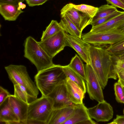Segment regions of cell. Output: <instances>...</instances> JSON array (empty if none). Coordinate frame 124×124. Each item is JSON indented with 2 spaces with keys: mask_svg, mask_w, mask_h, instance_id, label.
Listing matches in <instances>:
<instances>
[{
  "mask_svg": "<svg viewBox=\"0 0 124 124\" xmlns=\"http://www.w3.org/2000/svg\"><path fill=\"white\" fill-rule=\"evenodd\" d=\"M90 65L92 68L102 89L107 85L109 79L116 80L113 57L106 49L101 46L91 45Z\"/></svg>",
  "mask_w": 124,
  "mask_h": 124,
  "instance_id": "1",
  "label": "cell"
},
{
  "mask_svg": "<svg viewBox=\"0 0 124 124\" xmlns=\"http://www.w3.org/2000/svg\"><path fill=\"white\" fill-rule=\"evenodd\" d=\"M67 77L62 66L54 64L38 72L34 77L36 85L42 96H47Z\"/></svg>",
  "mask_w": 124,
  "mask_h": 124,
  "instance_id": "2",
  "label": "cell"
},
{
  "mask_svg": "<svg viewBox=\"0 0 124 124\" xmlns=\"http://www.w3.org/2000/svg\"><path fill=\"white\" fill-rule=\"evenodd\" d=\"M24 56L35 66L38 72L49 67L54 64L50 57L31 36L26 39L24 43Z\"/></svg>",
  "mask_w": 124,
  "mask_h": 124,
  "instance_id": "3",
  "label": "cell"
},
{
  "mask_svg": "<svg viewBox=\"0 0 124 124\" xmlns=\"http://www.w3.org/2000/svg\"><path fill=\"white\" fill-rule=\"evenodd\" d=\"M5 69L14 85L18 84L23 86L28 94L37 98L39 90L30 78L25 66L10 64L5 67Z\"/></svg>",
  "mask_w": 124,
  "mask_h": 124,
  "instance_id": "4",
  "label": "cell"
},
{
  "mask_svg": "<svg viewBox=\"0 0 124 124\" xmlns=\"http://www.w3.org/2000/svg\"><path fill=\"white\" fill-rule=\"evenodd\" d=\"M53 109L52 99L47 96H42L29 104L27 119L36 120L46 124Z\"/></svg>",
  "mask_w": 124,
  "mask_h": 124,
  "instance_id": "5",
  "label": "cell"
},
{
  "mask_svg": "<svg viewBox=\"0 0 124 124\" xmlns=\"http://www.w3.org/2000/svg\"><path fill=\"white\" fill-rule=\"evenodd\" d=\"M81 38L85 41L92 45H111L124 39V34L113 29L103 32L94 33L89 32L82 35Z\"/></svg>",
  "mask_w": 124,
  "mask_h": 124,
  "instance_id": "6",
  "label": "cell"
},
{
  "mask_svg": "<svg viewBox=\"0 0 124 124\" xmlns=\"http://www.w3.org/2000/svg\"><path fill=\"white\" fill-rule=\"evenodd\" d=\"M65 32L62 29L52 36L38 42V43L47 54L53 58L67 46Z\"/></svg>",
  "mask_w": 124,
  "mask_h": 124,
  "instance_id": "7",
  "label": "cell"
},
{
  "mask_svg": "<svg viewBox=\"0 0 124 124\" xmlns=\"http://www.w3.org/2000/svg\"><path fill=\"white\" fill-rule=\"evenodd\" d=\"M86 81V91L90 99L99 102L103 101L102 89L95 74L90 65H85Z\"/></svg>",
  "mask_w": 124,
  "mask_h": 124,
  "instance_id": "8",
  "label": "cell"
},
{
  "mask_svg": "<svg viewBox=\"0 0 124 124\" xmlns=\"http://www.w3.org/2000/svg\"><path fill=\"white\" fill-rule=\"evenodd\" d=\"M61 15H65L82 32L87 26L90 24L92 18L75 8L72 3L67 4L61 10Z\"/></svg>",
  "mask_w": 124,
  "mask_h": 124,
  "instance_id": "9",
  "label": "cell"
},
{
  "mask_svg": "<svg viewBox=\"0 0 124 124\" xmlns=\"http://www.w3.org/2000/svg\"><path fill=\"white\" fill-rule=\"evenodd\" d=\"M65 34L67 46L75 50L86 64L90 65L91 45L85 41L81 38L71 35L66 32Z\"/></svg>",
  "mask_w": 124,
  "mask_h": 124,
  "instance_id": "10",
  "label": "cell"
},
{
  "mask_svg": "<svg viewBox=\"0 0 124 124\" xmlns=\"http://www.w3.org/2000/svg\"><path fill=\"white\" fill-rule=\"evenodd\" d=\"M87 111L91 118L97 122L108 121L112 118L113 114L112 107L104 100L87 108Z\"/></svg>",
  "mask_w": 124,
  "mask_h": 124,
  "instance_id": "11",
  "label": "cell"
},
{
  "mask_svg": "<svg viewBox=\"0 0 124 124\" xmlns=\"http://www.w3.org/2000/svg\"><path fill=\"white\" fill-rule=\"evenodd\" d=\"M65 81L57 85L47 96L52 100L53 109L74 104L68 97Z\"/></svg>",
  "mask_w": 124,
  "mask_h": 124,
  "instance_id": "12",
  "label": "cell"
},
{
  "mask_svg": "<svg viewBox=\"0 0 124 124\" xmlns=\"http://www.w3.org/2000/svg\"><path fill=\"white\" fill-rule=\"evenodd\" d=\"M89 116L87 108L83 103L74 104L73 113L71 117L63 124H96Z\"/></svg>",
  "mask_w": 124,
  "mask_h": 124,
  "instance_id": "13",
  "label": "cell"
},
{
  "mask_svg": "<svg viewBox=\"0 0 124 124\" xmlns=\"http://www.w3.org/2000/svg\"><path fill=\"white\" fill-rule=\"evenodd\" d=\"M8 101L21 124H26L29 104L20 100L14 95L11 94L8 97Z\"/></svg>",
  "mask_w": 124,
  "mask_h": 124,
  "instance_id": "14",
  "label": "cell"
},
{
  "mask_svg": "<svg viewBox=\"0 0 124 124\" xmlns=\"http://www.w3.org/2000/svg\"><path fill=\"white\" fill-rule=\"evenodd\" d=\"M74 104L57 109H53L46 124H63L72 115L74 109Z\"/></svg>",
  "mask_w": 124,
  "mask_h": 124,
  "instance_id": "15",
  "label": "cell"
},
{
  "mask_svg": "<svg viewBox=\"0 0 124 124\" xmlns=\"http://www.w3.org/2000/svg\"><path fill=\"white\" fill-rule=\"evenodd\" d=\"M67 95L70 101L74 104L83 103L85 93L76 83L67 77L65 81Z\"/></svg>",
  "mask_w": 124,
  "mask_h": 124,
  "instance_id": "16",
  "label": "cell"
},
{
  "mask_svg": "<svg viewBox=\"0 0 124 124\" xmlns=\"http://www.w3.org/2000/svg\"><path fill=\"white\" fill-rule=\"evenodd\" d=\"M23 12L18 5L0 2V13L5 20L15 21Z\"/></svg>",
  "mask_w": 124,
  "mask_h": 124,
  "instance_id": "17",
  "label": "cell"
},
{
  "mask_svg": "<svg viewBox=\"0 0 124 124\" xmlns=\"http://www.w3.org/2000/svg\"><path fill=\"white\" fill-rule=\"evenodd\" d=\"M8 97L0 105V123L6 124H21L18 118L8 103Z\"/></svg>",
  "mask_w": 124,
  "mask_h": 124,
  "instance_id": "18",
  "label": "cell"
},
{
  "mask_svg": "<svg viewBox=\"0 0 124 124\" xmlns=\"http://www.w3.org/2000/svg\"><path fill=\"white\" fill-rule=\"evenodd\" d=\"M124 20V11L121 14L100 25L92 27L91 33L103 32L115 28Z\"/></svg>",
  "mask_w": 124,
  "mask_h": 124,
  "instance_id": "19",
  "label": "cell"
},
{
  "mask_svg": "<svg viewBox=\"0 0 124 124\" xmlns=\"http://www.w3.org/2000/svg\"><path fill=\"white\" fill-rule=\"evenodd\" d=\"M59 23L63 29L70 35L81 38L82 32L79 31L70 19L65 15H61Z\"/></svg>",
  "mask_w": 124,
  "mask_h": 124,
  "instance_id": "20",
  "label": "cell"
},
{
  "mask_svg": "<svg viewBox=\"0 0 124 124\" xmlns=\"http://www.w3.org/2000/svg\"><path fill=\"white\" fill-rule=\"evenodd\" d=\"M63 70L66 77L77 84L85 93L86 87L85 82L82 77L68 65L62 66Z\"/></svg>",
  "mask_w": 124,
  "mask_h": 124,
  "instance_id": "21",
  "label": "cell"
},
{
  "mask_svg": "<svg viewBox=\"0 0 124 124\" xmlns=\"http://www.w3.org/2000/svg\"><path fill=\"white\" fill-rule=\"evenodd\" d=\"M80 76L85 83L86 81L85 65L80 58L77 54L71 59L67 65Z\"/></svg>",
  "mask_w": 124,
  "mask_h": 124,
  "instance_id": "22",
  "label": "cell"
},
{
  "mask_svg": "<svg viewBox=\"0 0 124 124\" xmlns=\"http://www.w3.org/2000/svg\"><path fill=\"white\" fill-rule=\"evenodd\" d=\"M14 85V95L20 100L29 104L37 99L28 94L23 86L18 84Z\"/></svg>",
  "mask_w": 124,
  "mask_h": 124,
  "instance_id": "23",
  "label": "cell"
},
{
  "mask_svg": "<svg viewBox=\"0 0 124 124\" xmlns=\"http://www.w3.org/2000/svg\"><path fill=\"white\" fill-rule=\"evenodd\" d=\"M63 29L59 23L55 20H52L45 30L43 31L41 41L44 40L54 35Z\"/></svg>",
  "mask_w": 124,
  "mask_h": 124,
  "instance_id": "24",
  "label": "cell"
},
{
  "mask_svg": "<svg viewBox=\"0 0 124 124\" xmlns=\"http://www.w3.org/2000/svg\"><path fill=\"white\" fill-rule=\"evenodd\" d=\"M117 10L116 8L111 5L108 4L102 5L98 8V11L95 16L92 18L91 22L106 17Z\"/></svg>",
  "mask_w": 124,
  "mask_h": 124,
  "instance_id": "25",
  "label": "cell"
},
{
  "mask_svg": "<svg viewBox=\"0 0 124 124\" xmlns=\"http://www.w3.org/2000/svg\"><path fill=\"white\" fill-rule=\"evenodd\" d=\"M113 57H116L124 54V39L113 45L106 49Z\"/></svg>",
  "mask_w": 124,
  "mask_h": 124,
  "instance_id": "26",
  "label": "cell"
},
{
  "mask_svg": "<svg viewBox=\"0 0 124 124\" xmlns=\"http://www.w3.org/2000/svg\"><path fill=\"white\" fill-rule=\"evenodd\" d=\"M72 5L75 8L92 18L95 16L98 9V8L85 4L76 5L72 3Z\"/></svg>",
  "mask_w": 124,
  "mask_h": 124,
  "instance_id": "27",
  "label": "cell"
},
{
  "mask_svg": "<svg viewBox=\"0 0 124 124\" xmlns=\"http://www.w3.org/2000/svg\"><path fill=\"white\" fill-rule=\"evenodd\" d=\"M114 87L116 100L118 102L124 104V94L123 86L117 82L115 83Z\"/></svg>",
  "mask_w": 124,
  "mask_h": 124,
  "instance_id": "28",
  "label": "cell"
},
{
  "mask_svg": "<svg viewBox=\"0 0 124 124\" xmlns=\"http://www.w3.org/2000/svg\"><path fill=\"white\" fill-rule=\"evenodd\" d=\"M124 12V11L122 12L117 10L106 17L101 18L94 22H91L90 24L92 25V27L96 26L118 16L123 13Z\"/></svg>",
  "mask_w": 124,
  "mask_h": 124,
  "instance_id": "29",
  "label": "cell"
},
{
  "mask_svg": "<svg viewBox=\"0 0 124 124\" xmlns=\"http://www.w3.org/2000/svg\"><path fill=\"white\" fill-rule=\"evenodd\" d=\"M11 94L6 89L0 86V105H1Z\"/></svg>",
  "mask_w": 124,
  "mask_h": 124,
  "instance_id": "30",
  "label": "cell"
},
{
  "mask_svg": "<svg viewBox=\"0 0 124 124\" xmlns=\"http://www.w3.org/2000/svg\"><path fill=\"white\" fill-rule=\"evenodd\" d=\"M108 4H110L116 8H119L124 10V4L119 0H106Z\"/></svg>",
  "mask_w": 124,
  "mask_h": 124,
  "instance_id": "31",
  "label": "cell"
},
{
  "mask_svg": "<svg viewBox=\"0 0 124 124\" xmlns=\"http://www.w3.org/2000/svg\"><path fill=\"white\" fill-rule=\"evenodd\" d=\"M114 58L116 59L115 63H114V67L115 72L120 69H124V61L118 58Z\"/></svg>",
  "mask_w": 124,
  "mask_h": 124,
  "instance_id": "32",
  "label": "cell"
},
{
  "mask_svg": "<svg viewBox=\"0 0 124 124\" xmlns=\"http://www.w3.org/2000/svg\"><path fill=\"white\" fill-rule=\"evenodd\" d=\"M48 0H29L26 1L27 3L30 7L41 5Z\"/></svg>",
  "mask_w": 124,
  "mask_h": 124,
  "instance_id": "33",
  "label": "cell"
},
{
  "mask_svg": "<svg viewBox=\"0 0 124 124\" xmlns=\"http://www.w3.org/2000/svg\"><path fill=\"white\" fill-rule=\"evenodd\" d=\"M116 72L118 79V82L124 87V70H120L116 71Z\"/></svg>",
  "mask_w": 124,
  "mask_h": 124,
  "instance_id": "34",
  "label": "cell"
},
{
  "mask_svg": "<svg viewBox=\"0 0 124 124\" xmlns=\"http://www.w3.org/2000/svg\"><path fill=\"white\" fill-rule=\"evenodd\" d=\"M108 124H124V115H117L116 118L113 121Z\"/></svg>",
  "mask_w": 124,
  "mask_h": 124,
  "instance_id": "35",
  "label": "cell"
},
{
  "mask_svg": "<svg viewBox=\"0 0 124 124\" xmlns=\"http://www.w3.org/2000/svg\"><path fill=\"white\" fill-rule=\"evenodd\" d=\"M24 0H0V2L18 5L19 3L23 2Z\"/></svg>",
  "mask_w": 124,
  "mask_h": 124,
  "instance_id": "36",
  "label": "cell"
},
{
  "mask_svg": "<svg viewBox=\"0 0 124 124\" xmlns=\"http://www.w3.org/2000/svg\"><path fill=\"white\" fill-rule=\"evenodd\" d=\"M114 58L119 59L122 61H124V54H123L120 55L117 57Z\"/></svg>",
  "mask_w": 124,
  "mask_h": 124,
  "instance_id": "37",
  "label": "cell"
},
{
  "mask_svg": "<svg viewBox=\"0 0 124 124\" xmlns=\"http://www.w3.org/2000/svg\"><path fill=\"white\" fill-rule=\"evenodd\" d=\"M119 31L124 34V27L120 29Z\"/></svg>",
  "mask_w": 124,
  "mask_h": 124,
  "instance_id": "38",
  "label": "cell"
},
{
  "mask_svg": "<svg viewBox=\"0 0 124 124\" xmlns=\"http://www.w3.org/2000/svg\"><path fill=\"white\" fill-rule=\"evenodd\" d=\"M119 0L124 4V0Z\"/></svg>",
  "mask_w": 124,
  "mask_h": 124,
  "instance_id": "39",
  "label": "cell"
},
{
  "mask_svg": "<svg viewBox=\"0 0 124 124\" xmlns=\"http://www.w3.org/2000/svg\"><path fill=\"white\" fill-rule=\"evenodd\" d=\"M123 91H124V87H123Z\"/></svg>",
  "mask_w": 124,
  "mask_h": 124,
  "instance_id": "40",
  "label": "cell"
},
{
  "mask_svg": "<svg viewBox=\"0 0 124 124\" xmlns=\"http://www.w3.org/2000/svg\"><path fill=\"white\" fill-rule=\"evenodd\" d=\"M123 114L124 115V109L123 111Z\"/></svg>",
  "mask_w": 124,
  "mask_h": 124,
  "instance_id": "41",
  "label": "cell"
},
{
  "mask_svg": "<svg viewBox=\"0 0 124 124\" xmlns=\"http://www.w3.org/2000/svg\"><path fill=\"white\" fill-rule=\"evenodd\" d=\"M26 1L29 0H25Z\"/></svg>",
  "mask_w": 124,
  "mask_h": 124,
  "instance_id": "42",
  "label": "cell"
},
{
  "mask_svg": "<svg viewBox=\"0 0 124 124\" xmlns=\"http://www.w3.org/2000/svg\"><path fill=\"white\" fill-rule=\"evenodd\" d=\"M120 70H124V69H120Z\"/></svg>",
  "mask_w": 124,
  "mask_h": 124,
  "instance_id": "43",
  "label": "cell"
}]
</instances>
